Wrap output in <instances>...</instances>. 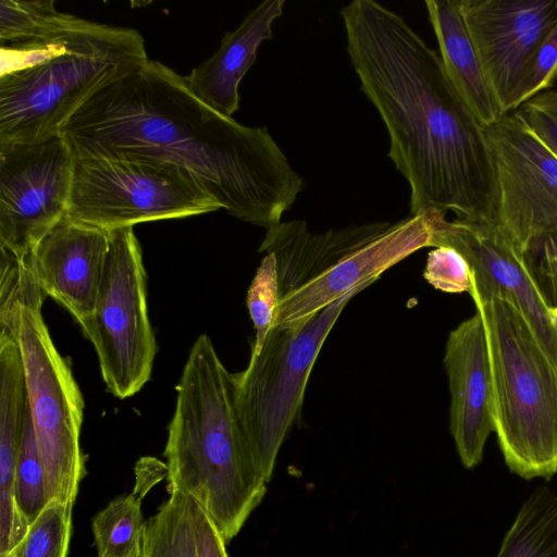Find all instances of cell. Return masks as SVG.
I'll list each match as a JSON object with an SVG mask.
<instances>
[{
    "mask_svg": "<svg viewBox=\"0 0 557 557\" xmlns=\"http://www.w3.org/2000/svg\"><path fill=\"white\" fill-rule=\"evenodd\" d=\"M61 134L75 156L177 165L231 215L267 230L304 186L267 127L216 112L191 92L185 76L150 59L96 91Z\"/></svg>",
    "mask_w": 557,
    "mask_h": 557,
    "instance_id": "6da1fadb",
    "label": "cell"
},
{
    "mask_svg": "<svg viewBox=\"0 0 557 557\" xmlns=\"http://www.w3.org/2000/svg\"><path fill=\"white\" fill-rule=\"evenodd\" d=\"M339 13L361 90L387 129V156L409 183L411 214L450 210L458 219L493 221L495 184L484 127L440 54L374 0H354Z\"/></svg>",
    "mask_w": 557,
    "mask_h": 557,
    "instance_id": "7a4b0ae2",
    "label": "cell"
},
{
    "mask_svg": "<svg viewBox=\"0 0 557 557\" xmlns=\"http://www.w3.org/2000/svg\"><path fill=\"white\" fill-rule=\"evenodd\" d=\"M164 457L168 492L191 497L225 543L267 492L237 414L232 373L207 334L194 342L176 385Z\"/></svg>",
    "mask_w": 557,
    "mask_h": 557,
    "instance_id": "3957f363",
    "label": "cell"
},
{
    "mask_svg": "<svg viewBox=\"0 0 557 557\" xmlns=\"http://www.w3.org/2000/svg\"><path fill=\"white\" fill-rule=\"evenodd\" d=\"M0 143L60 135L96 91L149 60L136 29L72 14L40 38L0 45Z\"/></svg>",
    "mask_w": 557,
    "mask_h": 557,
    "instance_id": "277c9868",
    "label": "cell"
},
{
    "mask_svg": "<svg viewBox=\"0 0 557 557\" xmlns=\"http://www.w3.org/2000/svg\"><path fill=\"white\" fill-rule=\"evenodd\" d=\"M46 296L28 259L1 251L0 329L13 337L21 355L48 503L74 504L86 475L81 447L84 399L44 320Z\"/></svg>",
    "mask_w": 557,
    "mask_h": 557,
    "instance_id": "5b68a950",
    "label": "cell"
},
{
    "mask_svg": "<svg viewBox=\"0 0 557 557\" xmlns=\"http://www.w3.org/2000/svg\"><path fill=\"white\" fill-rule=\"evenodd\" d=\"M490 356L494 432L511 472H557V363L506 299L473 298Z\"/></svg>",
    "mask_w": 557,
    "mask_h": 557,
    "instance_id": "8992f818",
    "label": "cell"
},
{
    "mask_svg": "<svg viewBox=\"0 0 557 557\" xmlns=\"http://www.w3.org/2000/svg\"><path fill=\"white\" fill-rule=\"evenodd\" d=\"M358 288L308 320L272 327L245 370L232 373L237 414L257 467L268 482L280 448L298 419L324 341Z\"/></svg>",
    "mask_w": 557,
    "mask_h": 557,
    "instance_id": "52a82bcc",
    "label": "cell"
},
{
    "mask_svg": "<svg viewBox=\"0 0 557 557\" xmlns=\"http://www.w3.org/2000/svg\"><path fill=\"white\" fill-rule=\"evenodd\" d=\"M66 214L111 231L223 209L186 170L131 157L75 156Z\"/></svg>",
    "mask_w": 557,
    "mask_h": 557,
    "instance_id": "ba28073f",
    "label": "cell"
},
{
    "mask_svg": "<svg viewBox=\"0 0 557 557\" xmlns=\"http://www.w3.org/2000/svg\"><path fill=\"white\" fill-rule=\"evenodd\" d=\"M82 330L114 397H132L150 380L157 342L148 314L143 252L133 226L110 231L96 305Z\"/></svg>",
    "mask_w": 557,
    "mask_h": 557,
    "instance_id": "9c48e42d",
    "label": "cell"
},
{
    "mask_svg": "<svg viewBox=\"0 0 557 557\" xmlns=\"http://www.w3.org/2000/svg\"><path fill=\"white\" fill-rule=\"evenodd\" d=\"M75 153L57 135L35 143H0V250L28 259L66 214Z\"/></svg>",
    "mask_w": 557,
    "mask_h": 557,
    "instance_id": "30bf717a",
    "label": "cell"
},
{
    "mask_svg": "<svg viewBox=\"0 0 557 557\" xmlns=\"http://www.w3.org/2000/svg\"><path fill=\"white\" fill-rule=\"evenodd\" d=\"M494 184V222L523 252L557 235V156L512 112L484 128Z\"/></svg>",
    "mask_w": 557,
    "mask_h": 557,
    "instance_id": "8fae6325",
    "label": "cell"
},
{
    "mask_svg": "<svg viewBox=\"0 0 557 557\" xmlns=\"http://www.w3.org/2000/svg\"><path fill=\"white\" fill-rule=\"evenodd\" d=\"M445 214L435 223L431 247L448 246L459 251L471 269L472 299L499 297L513 305L557 363V318L542 296L520 248L492 220L448 221Z\"/></svg>",
    "mask_w": 557,
    "mask_h": 557,
    "instance_id": "7c38bea8",
    "label": "cell"
},
{
    "mask_svg": "<svg viewBox=\"0 0 557 557\" xmlns=\"http://www.w3.org/2000/svg\"><path fill=\"white\" fill-rule=\"evenodd\" d=\"M486 78L504 114L557 21V0H458Z\"/></svg>",
    "mask_w": 557,
    "mask_h": 557,
    "instance_id": "4fadbf2b",
    "label": "cell"
},
{
    "mask_svg": "<svg viewBox=\"0 0 557 557\" xmlns=\"http://www.w3.org/2000/svg\"><path fill=\"white\" fill-rule=\"evenodd\" d=\"M428 210L391 225L380 235L343 257L301 287L283 296L275 308L272 327L297 325L358 288H367L383 272L414 251L431 247L438 216Z\"/></svg>",
    "mask_w": 557,
    "mask_h": 557,
    "instance_id": "5bb4252c",
    "label": "cell"
},
{
    "mask_svg": "<svg viewBox=\"0 0 557 557\" xmlns=\"http://www.w3.org/2000/svg\"><path fill=\"white\" fill-rule=\"evenodd\" d=\"M110 231L65 214L37 244L28 263L47 296L83 327L94 312Z\"/></svg>",
    "mask_w": 557,
    "mask_h": 557,
    "instance_id": "9a60e30c",
    "label": "cell"
},
{
    "mask_svg": "<svg viewBox=\"0 0 557 557\" xmlns=\"http://www.w3.org/2000/svg\"><path fill=\"white\" fill-rule=\"evenodd\" d=\"M449 383V430L461 463L478 466L494 432L490 356L478 311L450 331L444 354Z\"/></svg>",
    "mask_w": 557,
    "mask_h": 557,
    "instance_id": "2e32d148",
    "label": "cell"
},
{
    "mask_svg": "<svg viewBox=\"0 0 557 557\" xmlns=\"http://www.w3.org/2000/svg\"><path fill=\"white\" fill-rule=\"evenodd\" d=\"M389 225L391 222H372L311 233L302 220L280 222L267 230L259 251L272 253L276 259L281 299L383 233Z\"/></svg>",
    "mask_w": 557,
    "mask_h": 557,
    "instance_id": "e0dca14e",
    "label": "cell"
},
{
    "mask_svg": "<svg viewBox=\"0 0 557 557\" xmlns=\"http://www.w3.org/2000/svg\"><path fill=\"white\" fill-rule=\"evenodd\" d=\"M285 0H265L221 40L218 51L185 76L191 92L216 112L232 117L239 108L240 81L255 63L260 45L273 36Z\"/></svg>",
    "mask_w": 557,
    "mask_h": 557,
    "instance_id": "ac0fdd59",
    "label": "cell"
},
{
    "mask_svg": "<svg viewBox=\"0 0 557 557\" xmlns=\"http://www.w3.org/2000/svg\"><path fill=\"white\" fill-rule=\"evenodd\" d=\"M446 74L479 123L488 127L504 112L486 78L458 0L424 1Z\"/></svg>",
    "mask_w": 557,
    "mask_h": 557,
    "instance_id": "d6986e66",
    "label": "cell"
},
{
    "mask_svg": "<svg viewBox=\"0 0 557 557\" xmlns=\"http://www.w3.org/2000/svg\"><path fill=\"white\" fill-rule=\"evenodd\" d=\"M495 557H557V490H534L519 509Z\"/></svg>",
    "mask_w": 557,
    "mask_h": 557,
    "instance_id": "ffe728a7",
    "label": "cell"
},
{
    "mask_svg": "<svg viewBox=\"0 0 557 557\" xmlns=\"http://www.w3.org/2000/svg\"><path fill=\"white\" fill-rule=\"evenodd\" d=\"M140 557H198L188 495L171 492L168 500L146 521Z\"/></svg>",
    "mask_w": 557,
    "mask_h": 557,
    "instance_id": "44dd1931",
    "label": "cell"
},
{
    "mask_svg": "<svg viewBox=\"0 0 557 557\" xmlns=\"http://www.w3.org/2000/svg\"><path fill=\"white\" fill-rule=\"evenodd\" d=\"M145 525L140 496L133 492L112 499L91 523L98 557H133Z\"/></svg>",
    "mask_w": 557,
    "mask_h": 557,
    "instance_id": "7402d4cb",
    "label": "cell"
},
{
    "mask_svg": "<svg viewBox=\"0 0 557 557\" xmlns=\"http://www.w3.org/2000/svg\"><path fill=\"white\" fill-rule=\"evenodd\" d=\"M15 503L28 527L48 505L45 471L29 409L24 420L16 459Z\"/></svg>",
    "mask_w": 557,
    "mask_h": 557,
    "instance_id": "603a6c76",
    "label": "cell"
},
{
    "mask_svg": "<svg viewBox=\"0 0 557 557\" xmlns=\"http://www.w3.org/2000/svg\"><path fill=\"white\" fill-rule=\"evenodd\" d=\"M73 504L50 502L28 527L24 537L0 557H66Z\"/></svg>",
    "mask_w": 557,
    "mask_h": 557,
    "instance_id": "cb8c5ba5",
    "label": "cell"
},
{
    "mask_svg": "<svg viewBox=\"0 0 557 557\" xmlns=\"http://www.w3.org/2000/svg\"><path fill=\"white\" fill-rule=\"evenodd\" d=\"M69 15L58 11L53 0H1L0 45L40 38L58 28Z\"/></svg>",
    "mask_w": 557,
    "mask_h": 557,
    "instance_id": "d4e9b609",
    "label": "cell"
},
{
    "mask_svg": "<svg viewBox=\"0 0 557 557\" xmlns=\"http://www.w3.org/2000/svg\"><path fill=\"white\" fill-rule=\"evenodd\" d=\"M280 299L278 272L274 255L265 253L247 292V308L253 323L251 352H258L273 325Z\"/></svg>",
    "mask_w": 557,
    "mask_h": 557,
    "instance_id": "484cf974",
    "label": "cell"
},
{
    "mask_svg": "<svg viewBox=\"0 0 557 557\" xmlns=\"http://www.w3.org/2000/svg\"><path fill=\"white\" fill-rule=\"evenodd\" d=\"M423 277L434 288L448 294L470 293L472 288L469 263L448 246L435 247L429 252Z\"/></svg>",
    "mask_w": 557,
    "mask_h": 557,
    "instance_id": "4316f807",
    "label": "cell"
},
{
    "mask_svg": "<svg viewBox=\"0 0 557 557\" xmlns=\"http://www.w3.org/2000/svg\"><path fill=\"white\" fill-rule=\"evenodd\" d=\"M523 255L542 296L557 318V235L533 240Z\"/></svg>",
    "mask_w": 557,
    "mask_h": 557,
    "instance_id": "83f0119b",
    "label": "cell"
},
{
    "mask_svg": "<svg viewBox=\"0 0 557 557\" xmlns=\"http://www.w3.org/2000/svg\"><path fill=\"white\" fill-rule=\"evenodd\" d=\"M557 79V21L541 42L530 71L516 97L515 110L548 90Z\"/></svg>",
    "mask_w": 557,
    "mask_h": 557,
    "instance_id": "f1b7e54d",
    "label": "cell"
},
{
    "mask_svg": "<svg viewBox=\"0 0 557 557\" xmlns=\"http://www.w3.org/2000/svg\"><path fill=\"white\" fill-rule=\"evenodd\" d=\"M512 113L557 156V90H545Z\"/></svg>",
    "mask_w": 557,
    "mask_h": 557,
    "instance_id": "f546056e",
    "label": "cell"
},
{
    "mask_svg": "<svg viewBox=\"0 0 557 557\" xmlns=\"http://www.w3.org/2000/svg\"><path fill=\"white\" fill-rule=\"evenodd\" d=\"M198 557H228L226 543L205 510L190 497Z\"/></svg>",
    "mask_w": 557,
    "mask_h": 557,
    "instance_id": "4dcf8cb0",
    "label": "cell"
},
{
    "mask_svg": "<svg viewBox=\"0 0 557 557\" xmlns=\"http://www.w3.org/2000/svg\"><path fill=\"white\" fill-rule=\"evenodd\" d=\"M135 557H140V546H139V548H138V550H137V553H136Z\"/></svg>",
    "mask_w": 557,
    "mask_h": 557,
    "instance_id": "1f68e13d",
    "label": "cell"
},
{
    "mask_svg": "<svg viewBox=\"0 0 557 557\" xmlns=\"http://www.w3.org/2000/svg\"><path fill=\"white\" fill-rule=\"evenodd\" d=\"M137 553V552H136ZM136 555V554H135ZM135 555L133 557H135Z\"/></svg>",
    "mask_w": 557,
    "mask_h": 557,
    "instance_id": "d6a6232c",
    "label": "cell"
}]
</instances>
